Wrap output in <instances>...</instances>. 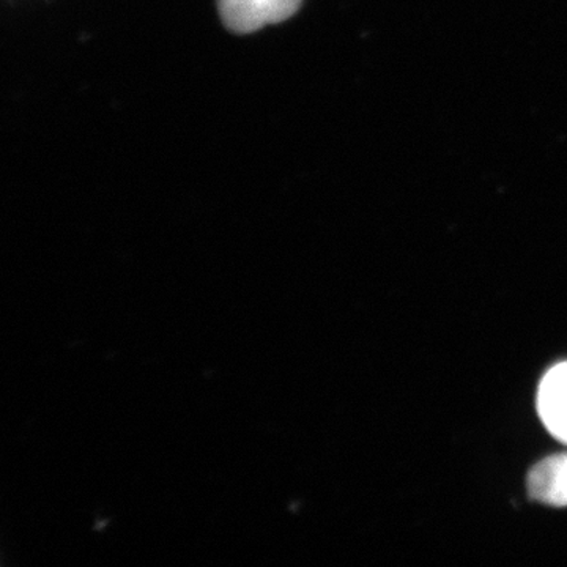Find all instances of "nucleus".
<instances>
[{
	"label": "nucleus",
	"mask_w": 567,
	"mask_h": 567,
	"mask_svg": "<svg viewBox=\"0 0 567 567\" xmlns=\"http://www.w3.org/2000/svg\"><path fill=\"white\" fill-rule=\"evenodd\" d=\"M301 2L303 0H219V13L230 31L251 33L289 20Z\"/></svg>",
	"instance_id": "obj_1"
},
{
	"label": "nucleus",
	"mask_w": 567,
	"mask_h": 567,
	"mask_svg": "<svg viewBox=\"0 0 567 567\" xmlns=\"http://www.w3.org/2000/svg\"><path fill=\"white\" fill-rule=\"evenodd\" d=\"M528 494L548 506H567V453L540 461L529 472Z\"/></svg>",
	"instance_id": "obj_3"
},
{
	"label": "nucleus",
	"mask_w": 567,
	"mask_h": 567,
	"mask_svg": "<svg viewBox=\"0 0 567 567\" xmlns=\"http://www.w3.org/2000/svg\"><path fill=\"white\" fill-rule=\"evenodd\" d=\"M536 404L547 431L567 445V361L554 365L540 380Z\"/></svg>",
	"instance_id": "obj_2"
}]
</instances>
